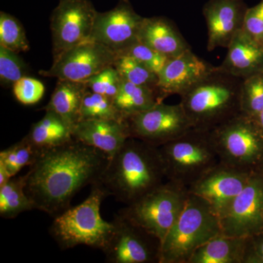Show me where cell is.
<instances>
[{
	"label": "cell",
	"mask_w": 263,
	"mask_h": 263,
	"mask_svg": "<svg viewBox=\"0 0 263 263\" xmlns=\"http://www.w3.org/2000/svg\"><path fill=\"white\" fill-rule=\"evenodd\" d=\"M158 148L166 180L187 189L220 162L210 131L192 128Z\"/></svg>",
	"instance_id": "cell-6"
},
{
	"label": "cell",
	"mask_w": 263,
	"mask_h": 263,
	"mask_svg": "<svg viewBox=\"0 0 263 263\" xmlns=\"http://www.w3.org/2000/svg\"><path fill=\"white\" fill-rule=\"evenodd\" d=\"M130 138L156 147L176 139L193 128L181 103L163 102L125 119Z\"/></svg>",
	"instance_id": "cell-10"
},
{
	"label": "cell",
	"mask_w": 263,
	"mask_h": 263,
	"mask_svg": "<svg viewBox=\"0 0 263 263\" xmlns=\"http://www.w3.org/2000/svg\"><path fill=\"white\" fill-rule=\"evenodd\" d=\"M26 138L41 151L63 146L74 141L73 127L51 110L32 125Z\"/></svg>",
	"instance_id": "cell-21"
},
{
	"label": "cell",
	"mask_w": 263,
	"mask_h": 263,
	"mask_svg": "<svg viewBox=\"0 0 263 263\" xmlns=\"http://www.w3.org/2000/svg\"><path fill=\"white\" fill-rule=\"evenodd\" d=\"M119 56H128L134 58L157 75L169 60L167 57L140 42L128 48Z\"/></svg>",
	"instance_id": "cell-33"
},
{
	"label": "cell",
	"mask_w": 263,
	"mask_h": 263,
	"mask_svg": "<svg viewBox=\"0 0 263 263\" xmlns=\"http://www.w3.org/2000/svg\"><path fill=\"white\" fill-rule=\"evenodd\" d=\"M113 232L102 250L107 263H160L162 242L141 226L117 214Z\"/></svg>",
	"instance_id": "cell-9"
},
{
	"label": "cell",
	"mask_w": 263,
	"mask_h": 263,
	"mask_svg": "<svg viewBox=\"0 0 263 263\" xmlns=\"http://www.w3.org/2000/svg\"><path fill=\"white\" fill-rule=\"evenodd\" d=\"M114 67L123 80L158 91V75L134 58L119 56L114 64Z\"/></svg>",
	"instance_id": "cell-27"
},
{
	"label": "cell",
	"mask_w": 263,
	"mask_h": 263,
	"mask_svg": "<svg viewBox=\"0 0 263 263\" xmlns=\"http://www.w3.org/2000/svg\"><path fill=\"white\" fill-rule=\"evenodd\" d=\"M166 179L158 147L129 138L110 159L95 183L117 201L131 205L153 191ZM95 185V184H94Z\"/></svg>",
	"instance_id": "cell-2"
},
{
	"label": "cell",
	"mask_w": 263,
	"mask_h": 263,
	"mask_svg": "<svg viewBox=\"0 0 263 263\" xmlns=\"http://www.w3.org/2000/svg\"><path fill=\"white\" fill-rule=\"evenodd\" d=\"M219 161L254 171L263 167V136L253 119L241 114L210 131Z\"/></svg>",
	"instance_id": "cell-8"
},
{
	"label": "cell",
	"mask_w": 263,
	"mask_h": 263,
	"mask_svg": "<svg viewBox=\"0 0 263 263\" xmlns=\"http://www.w3.org/2000/svg\"><path fill=\"white\" fill-rule=\"evenodd\" d=\"M262 169L263 170V167H262Z\"/></svg>",
	"instance_id": "cell-39"
},
{
	"label": "cell",
	"mask_w": 263,
	"mask_h": 263,
	"mask_svg": "<svg viewBox=\"0 0 263 263\" xmlns=\"http://www.w3.org/2000/svg\"><path fill=\"white\" fill-rule=\"evenodd\" d=\"M162 102L163 100L157 90L132 84L123 79L119 92L114 100L116 108L124 119L148 110Z\"/></svg>",
	"instance_id": "cell-24"
},
{
	"label": "cell",
	"mask_w": 263,
	"mask_h": 263,
	"mask_svg": "<svg viewBox=\"0 0 263 263\" xmlns=\"http://www.w3.org/2000/svg\"><path fill=\"white\" fill-rule=\"evenodd\" d=\"M243 263H263V230L246 238Z\"/></svg>",
	"instance_id": "cell-36"
},
{
	"label": "cell",
	"mask_w": 263,
	"mask_h": 263,
	"mask_svg": "<svg viewBox=\"0 0 263 263\" xmlns=\"http://www.w3.org/2000/svg\"><path fill=\"white\" fill-rule=\"evenodd\" d=\"M187 188L167 181L118 214L163 241L184 209Z\"/></svg>",
	"instance_id": "cell-7"
},
{
	"label": "cell",
	"mask_w": 263,
	"mask_h": 263,
	"mask_svg": "<svg viewBox=\"0 0 263 263\" xmlns=\"http://www.w3.org/2000/svg\"><path fill=\"white\" fill-rule=\"evenodd\" d=\"M42 152L25 136L20 141L1 151L0 162L5 164L8 172L13 177L17 176L24 167L32 165Z\"/></svg>",
	"instance_id": "cell-26"
},
{
	"label": "cell",
	"mask_w": 263,
	"mask_h": 263,
	"mask_svg": "<svg viewBox=\"0 0 263 263\" xmlns=\"http://www.w3.org/2000/svg\"><path fill=\"white\" fill-rule=\"evenodd\" d=\"M87 90L84 81L58 80L49 102L43 109L59 114L74 129L80 122L81 105Z\"/></svg>",
	"instance_id": "cell-22"
},
{
	"label": "cell",
	"mask_w": 263,
	"mask_h": 263,
	"mask_svg": "<svg viewBox=\"0 0 263 263\" xmlns=\"http://www.w3.org/2000/svg\"><path fill=\"white\" fill-rule=\"evenodd\" d=\"M256 125L263 136V110L253 119Z\"/></svg>",
	"instance_id": "cell-38"
},
{
	"label": "cell",
	"mask_w": 263,
	"mask_h": 263,
	"mask_svg": "<svg viewBox=\"0 0 263 263\" xmlns=\"http://www.w3.org/2000/svg\"><path fill=\"white\" fill-rule=\"evenodd\" d=\"M109 160L104 152L75 140L43 151L26 174V193L34 209L54 218L71 207L83 188L98 182Z\"/></svg>",
	"instance_id": "cell-1"
},
{
	"label": "cell",
	"mask_w": 263,
	"mask_h": 263,
	"mask_svg": "<svg viewBox=\"0 0 263 263\" xmlns=\"http://www.w3.org/2000/svg\"><path fill=\"white\" fill-rule=\"evenodd\" d=\"M263 110V72L242 80L240 114L254 119Z\"/></svg>",
	"instance_id": "cell-28"
},
{
	"label": "cell",
	"mask_w": 263,
	"mask_h": 263,
	"mask_svg": "<svg viewBox=\"0 0 263 263\" xmlns=\"http://www.w3.org/2000/svg\"><path fill=\"white\" fill-rule=\"evenodd\" d=\"M216 66L202 60L192 49L169 59L158 74L157 90L162 100L173 95L180 97L206 77Z\"/></svg>",
	"instance_id": "cell-16"
},
{
	"label": "cell",
	"mask_w": 263,
	"mask_h": 263,
	"mask_svg": "<svg viewBox=\"0 0 263 263\" xmlns=\"http://www.w3.org/2000/svg\"><path fill=\"white\" fill-rule=\"evenodd\" d=\"M15 99L23 105H34L40 102L45 94V86L41 81L24 76L13 87Z\"/></svg>",
	"instance_id": "cell-34"
},
{
	"label": "cell",
	"mask_w": 263,
	"mask_h": 263,
	"mask_svg": "<svg viewBox=\"0 0 263 263\" xmlns=\"http://www.w3.org/2000/svg\"><path fill=\"white\" fill-rule=\"evenodd\" d=\"M130 138L125 119L80 121L73 129L75 141L104 152L109 159Z\"/></svg>",
	"instance_id": "cell-18"
},
{
	"label": "cell",
	"mask_w": 263,
	"mask_h": 263,
	"mask_svg": "<svg viewBox=\"0 0 263 263\" xmlns=\"http://www.w3.org/2000/svg\"><path fill=\"white\" fill-rule=\"evenodd\" d=\"M221 233L219 216L212 205L190 193L181 215L162 242L160 263H188L199 247Z\"/></svg>",
	"instance_id": "cell-5"
},
{
	"label": "cell",
	"mask_w": 263,
	"mask_h": 263,
	"mask_svg": "<svg viewBox=\"0 0 263 263\" xmlns=\"http://www.w3.org/2000/svg\"><path fill=\"white\" fill-rule=\"evenodd\" d=\"M247 4L243 0H209L202 8L206 22L208 51L228 48L243 27Z\"/></svg>",
	"instance_id": "cell-17"
},
{
	"label": "cell",
	"mask_w": 263,
	"mask_h": 263,
	"mask_svg": "<svg viewBox=\"0 0 263 263\" xmlns=\"http://www.w3.org/2000/svg\"><path fill=\"white\" fill-rule=\"evenodd\" d=\"M98 11L90 0H60L52 12L53 59L73 46L91 40Z\"/></svg>",
	"instance_id": "cell-11"
},
{
	"label": "cell",
	"mask_w": 263,
	"mask_h": 263,
	"mask_svg": "<svg viewBox=\"0 0 263 263\" xmlns=\"http://www.w3.org/2000/svg\"><path fill=\"white\" fill-rule=\"evenodd\" d=\"M228 53L218 70L243 79L263 72V48L242 29L237 32L228 46Z\"/></svg>",
	"instance_id": "cell-19"
},
{
	"label": "cell",
	"mask_w": 263,
	"mask_h": 263,
	"mask_svg": "<svg viewBox=\"0 0 263 263\" xmlns=\"http://www.w3.org/2000/svg\"><path fill=\"white\" fill-rule=\"evenodd\" d=\"M92 119H124L114 105L113 99L86 91L80 112V121Z\"/></svg>",
	"instance_id": "cell-29"
},
{
	"label": "cell",
	"mask_w": 263,
	"mask_h": 263,
	"mask_svg": "<svg viewBox=\"0 0 263 263\" xmlns=\"http://www.w3.org/2000/svg\"><path fill=\"white\" fill-rule=\"evenodd\" d=\"M254 171L219 162L190 185L188 192L206 200L219 216L247 186Z\"/></svg>",
	"instance_id": "cell-15"
},
{
	"label": "cell",
	"mask_w": 263,
	"mask_h": 263,
	"mask_svg": "<svg viewBox=\"0 0 263 263\" xmlns=\"http://www.w3.org/2000/svg\"><path fill=\"white\" fill-rule=\"evenodd\" d=\"M242 30L263 48V0L247 8Z\"/></svg>",
	"instance_id": "cell-35"
},
{
	"label": "cell",
	"mask_w": 263,
	"mask_h": 263,
	"mask_svg": "<svg viewBox=\"0 0 263 263\" xmlns=\"http://www.w3.org/2000/svg\"><path fill=\"white\" fill-rule=\"evenodd\" d=\"M221 234L247 238L263 230V170L254 171L220 216Z\"/></svg>",
	"instance_id": "cell-12"
},
{
	"label": "cell",
	"mask_w": 263,
	"mask_h": 263,
	"mask_svg": "<svg viewBox=\"0 0 263 263\" xmlns=\"http://www.w3.org/2000/svg\"><path fill=\"white\" fill-rule=\"evenodd\" d=\"M106 197L98 185H92L82 203L53 218L49 233L61 250L81 245L101 251L105 248L114 229L113 222L104 220L100 215L102 202Z\"/></svg>",
	"instance_id": "cell-4"
},
{
	"label": "cell",
	"mask_w": 263,
	"mask_h": 263,
	"mask_svg": "<svg viewBox=\"0 0 263 263\" xmlns=\"http://www.w3.org/2000/svg\"><path fill=\"white\" fill-rule=\"evenodd\" d=\"M26 174L15 176L0 186V216L3 219H15L19 214L34 209L26 193Z\"/></svg>",
	"instance_id": "cell-25"
},
{
	"label": "cell",
	"mask_w": 263,
	"mask_h": 263,
	"mask_svg": "<svg viewBox=\"0 0 263 263\" xmlns=\"http://www.w3.org/2000/svg\"><path fill=\"white\" fill-rule=\"evenodd\" d=\"M11 178V175L8 172L5 164L0 162V186L5 184Z\"/></svg>",
	"instance_id": "cell-37"
},
{
	"label": "cell",
	"mask_w": 263,
	"mask_h": 263,
	"mask_svg": "<svg viewBox=\"0 0 263 263\" xmlns=\"http://www.w3.org/2000/svg\"><path fill=\"white\" fill-rule=\"evenodd\" d=\"M119 55L106 46L90 40L64 51L53 59L47 70H41L43 77L57 78L58 80L85 81L113 67Z\"/></svg>",
	"instance_id": "cell-13"
},
{
	"label": "cell",
	"mask_w": 263,
	"mask_h": 263,
	"mask_svg": "<svg viewBox=\"0 0 263 263\" xmlns=\"http://www.w3.org/2000/svg\"><path fill=\"white\" fill-rule=\"evenodd\" d=\"M242 79L214 70L181 96L193 128L212 131L240 114Z\"/></svg>",
	"instance_id": "cell-3"
},
{
	"label": "cell",
	"mask_w": 263,
	"mask_h": 263,
	"mask_svg": "<svg viewBox=\"0 0 263 263\" xmlns=\"http://www.w3.org/2000/svg\"><path fill=\"white\" fill-rule=\"evenodd\" d=\"M143 18L136 13L129 0H119L113 9L98 12L91 40L119 55L139 42L138 36Z\"/></svg>",
	"instance_id": "cell-14"
},
{
	"label": "cell",
	"mask_w": 263,
	"mask_h": 263,
	"mask_svg": "<svg viewBox=\"0 0 263 263\" xmlns=\"http://www.w3.org/2000/svg\"><path fill=\"white\" fill-rule=\"evenodd\" d=\"M27 73L25 62L18 53L0 46V82L5 88L13 85Z\"/></svg>",
	"instance_id": "cell-31"
},
{
	"label": "cell",
	"mask_w": 263,
	"mask_h": 263,
	"mask_svg": "<svg viewBox=\"0 0 263 263\" xmlns=\"http://www.w3.org/2000/svg\"><path fill=\"white\" fill-rule=\"evenodd\" d=\"M138 41L169 59L192 49L174 22L164 16L143 18Z\"/></svg>",
	"instance_id": "cell-20"
},
{
	"label": "cell",
	"mask_w": 263,
	"mask_h": 263,
	"mask_svg": "<svg viewBox=\"0 0 263 263\" xmlns=\"http://www.w3.org/2000/svg\"><path fill=\"white\" fill-rule=\"evenodd\" d=\"M0 46L17 53L29 49V41L22 23L3 11L0 12Z\"/></svg>",
	"instance_id": "cell-30"
},
{
	"label": "cell",
	"mask_w": 263,
	"mask_h": 263,
	"mask_svg": "<svg viewBox=\"0 0 263 263\" xmlns=\"http://www.w3.org/2000/svg\"><path fill=\"white\" fill-rule=\"evenodd\" d=\"M245 242L221 233L199 247L188 263H243Z\"/></svg>",
	"instance_id": "cell-23"
},
{
	"label": "cell",
	"mask_w": 263,
	"mask_h": 263,
	"mask_svg": "<svg viewBox=\"0 0 263 263\" xmlns=\"http://www.w3.org/2000/svg\"><path fill=\"white\" fill-rule=\"evenodd\" d=\"M84 82L89 91L114 100L120 89L122 79L113 66L91 76Z\"/></svg>",
	"instance_id": "cell-32"
}]
</instances>
